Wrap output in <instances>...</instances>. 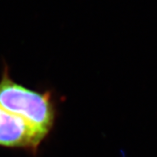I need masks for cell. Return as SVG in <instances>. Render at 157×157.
Returning <instances> with one entry per match:
<instances>
[{
  "label": "cell",
  "mask_w": 157,
  "mask_h": 157,
  "mask_svg": "<svg viewBox=\"0 0 157 157\" xmlns=\"http://www.w3.org/2000/svg\"><path fill=\"white\" fill-rule=\"evenodd\" d=\"M0 106L25 121L45 138L56 121V103L52 93L30 89L16 82L7 66L0 79Z\"/></svg>",
  "instance_id": "cell-1"
},
{
  "label": "cell",
  "mask_w": 157,
  "mask_h": 157,
  "mask_svg": "<svg viewBox=\"0 0 157 157\" xmlns=\"http://www.w3.org/2000/svg\"><path fill=\"white\" fill-rule=\"evenodd\" d=\"M45 137L25 121L0 106V147L37 154Z\"/></svg>",
  "instance_id": "cell-2"
}]
</instances>
